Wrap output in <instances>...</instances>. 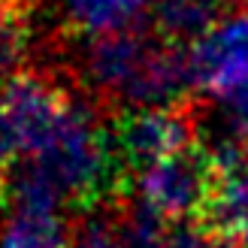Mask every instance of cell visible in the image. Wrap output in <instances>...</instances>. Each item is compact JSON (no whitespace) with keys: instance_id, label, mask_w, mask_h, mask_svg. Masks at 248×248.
Here are the masks:
<instances>
[{"instance_id":"9c48e42d","label":"cell","mask_w":248,"mask_h":248,"mask_svg":"<svg viewBox=\"0 0 248 248\" xmlns=\"http://www.w3.org/2000/svg\"><path fill=\"white\" fill-rule=\"evenodd\" d=\"M73 248H127L118 233L112 206L73 218Z\"/></svg>"},{"instance_id":"52a82bcc","label":"cell","mask_w":248,"mask_h":248,"mask_svg":"<svg viewBox=\"0 0 248 248\" xmlns=\"http://www.w3.org/2000/svg\"><path fill=\"white\" fill-rule=\"evenodd\" d=\"M0 248H73V221L64 215L9 212L0 224Z\"/></svg>"},{"instance_id":"30bf717a","label":"cell","mask_w":248,"mask_h":248,"mask_svg":"<svg viewBox=\"0 0 248 248\" xmlns=\"http://www.w3.org/2000/svg\"><path fill=\"white\" fill-rule=\"evenodd\" d=\"M164 248H242V245L233 236H227L224 230L194 221V224H182L176 230H170Z\"/></svg>"},{"instance_id":"8992f818","label":"cell","mask_w":248,"mask_h":248,"mask_svg":"<svg viewBox=\"0 0 248 248\" xmlns=\"http://www.w3.org/2000/svg\"><path fill=\"white\" fill-rule=\"evenodd\" d=\"M148 0H64L67 31L73 36H106L145 21Z\"/></svg>"},{"instance_id":"5b68a950","label":"cell","mask_w":248,"mask_h":248,"mask_svg":"<svg viewBox=\"0 0 248 248\" xmlns=\"http://www.w3.org/2000/svg\"><path fill=\"white\" fill-rule=\"evenodd\" d=\"M224 0H152L145 24L157 40L188 52L224 21Z\"/></svg>"},{"instance_id":"277c9868","label":"cell","mask_w":248,"mask_h":248,"mask_svg":"<svg viewBox=\"0 0 248 248\" xmlns=\"http://www.w3.org/2000/svg\"><path fill=\"white\" fill-rule=\"evenodd\" d=\"M194 94L230 97L248 85V12H236L188 48Z\"/></svg>"},{"instance_id":"8fae6325","label":"cell","mask_w":248,"mask_h":248,"mask_svg":"<svg viewBox=\"0 0 248 248\" xmlns=\"http://www.w3.org/2000/svg\"><path fill=\"white\" fill-rule=\"evenodd\" d=\"M16 157H18L16 136H12V127H9V121H6V112L0 109V191H3V182L9 176V170L16 167Z\"/></svg>"},{"instance_id":"3957f363","label":"cell","mask_w":248,"mask_h":248,"mask_svg":"<svg viewBox=\"0 0 248 248\" xmlns=\"http://www.w3.org/2000/svg\"><path fill=\"white\" fill-rule=\"evenodd\" d=\"M197 100L170 109H118L109 112L106 130L118 164L133 182H140L142 172L197 140Z\"/></svg>"},{"instance_id":"ba28073f","label":"cell","mask_w":248,"mask_h":248,"mask_svg":"<svg viewBox=\"0 0 248 248\" xmlns=\"http://www.w3.org/2000/svg\"><path fill=\"white\" fill-rule=\"evenodd\" d=\"M31 6H16L0 0V85L12 79L16 73L28 70V55H31Z\"/></svg>"},{"instance_id":"7a4b0ae2","label":"cell","mask_w":248,"mask_h":248,"mask_svg":"<svg viewBox=\"0 0 248 248\" xmlns=\"http://www.w3.org/2000/svg\"><path fill=\"white\" fill-rule=\"evenodd\" d=\"M221 167L212 145L194 140L182 152L155 164L136 182L140 200L167 221H203L215 200Z\"/></svg>"},{"instance_id":"6da1fadb","label":"cell","mask_w":248,"mask_h":248,"mask_svg":"<svg viewBox=\"0 0 248 248\" xmlns=\"http://www.w3.org/2000/svg\"><path fill=\"white\" fill-rule=\"evenodd\" d=\"M82 91L67 85L55 70L28 67L0 85V109L16 136L18 155L33 157L64 130L76 112Z\"/></svg>"},{"instance_id":"7c38bea8","label":"cell","mask_w":248,"mask_h":248,"mask_svg":"<svg viewBox=\"0 0 248 248\" xmlns=\"http://www.w3.org/2000/svg\"><path fill=\"white\" fill-rule=\"evenodd\" d=\"M6 3H16V6H31V9H33V0H6Z\"/></svg>"}]
</instances>
